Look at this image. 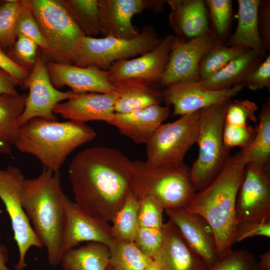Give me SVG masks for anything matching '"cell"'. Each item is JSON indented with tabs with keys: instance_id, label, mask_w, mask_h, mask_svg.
<instances>
[{
	"instance_id": "cell-11",
	"label": "cell",
	"mask_w": 270,
	"mask_h": 270,
	"mask_svg": "<svg viewBox=\"0 0 270 270\" xmlns=\"http://www.w3.org/2000/svg\"><path fill=\"white\" fill-rule=\"evenodd\" d=\"M174 36L166 35L152 50L138 58L116 62L106 70L108 78L114 86L126 82L160 86L166 69Z\"/></svg>"
},
{
	"instance_id": "cell-26",
	"label": "cell",
	"mask_w": 270,
	"mask_h": 270,
	"mask_svg": "<svg viewBox=\"0 0 270 270\" xmlns=\"http://www.w3.org/2000/svg\"><path fill=\"white\" fill-rule=\"evenodd\" d=\"M26 94L0 95V154L12 156L20 134L18 120L24 108Z\"/></svg>"
},
{
	"instance_id": "cell-43",
	"label": "cell",
	"mask_w": 270,
	"mask_h": 270,
	"mask_svg": "<svg viewBox=\"0 0 270 270\" xmlns=\"http://www.w3.org/2000/svg\"><path fill=\"white\" fill-rule=\"evenodd\" d=\"M255 236L270 237V218L238 224L235 232L234 244Z\"/></svg>"
},
{
	"instance_id": "cell-25",
	"label": "cell",
	"mask_w": 270,
	"mask_h": 270,
	"mask_svg": "<svg viewBox=\"0 0 270 270\" xmlns=\"http://www.w3.org/2000/svg\"><path fill=\"white\" fill-rule=\"evenodd\" d=\"M264 58L254 50H248L209 78L200 80L209 90H222L242 85L248 75Z\"/></svg>"
},
{
	"instance_id": "cell-33",
	"label": "cell",
	"mask_w": 270,
	"mask_h": 270,
	"mask_svg": "<svg viewBox=\"0 0 270 270\" xmlns=\"http://www.w3.org/2000/svg\"><path fill=\"white\" fill-rule=\"evenodd\" d=\"M248 49L217 43L203 56L198 68L200 80L206 79L222 68Z\"/></svg>"
},
{
	"instance_id": "cell-40",
	"label": "cell",
	"mask_w": 270,
	"mask_h": 270,
	"mask_svg": "<svg viewBox=\"0 0 270 270\" xmlns=\"http://www.w3.org/2000/svg\"><path fill=\"white\" fill-rule=\"evenodd\" d=\"M38 46L32 40L18 36L12 48L10 57L21 67L28 70H32L38 56Z\"/></svg>"
},
{
	"instance_id": "cell-48",
	"label": "cell",
	"mask_w": 270,
	"mask_h": 270,
	"mask_svg": "<svg viewBox=\"0 0 270 270\" xmlns=\"http://www.w3.org/2000/svg\"><path fill=\"white\" fill-rule=\"evenodd\" d=\"M8 252L6 246L0 244V270H12L7 266Z\"/></svg>"
},
{
	"instance_id": "cell-36",
	"label": "cell",
	"mask_w": 270,
	"mask_h": 270,
	"mask_svg": "<svg viewBox=\"0 0 270 270\" xmlns=\"http://www.w3.org/2000/svg\"><path fill=\"white\" fill-rule=\"evenodd\" d=\"M16 32L17 37L22 36L32 40L44 52H46V45L32 11L29 0H20V9Z\"/></svg>"
},
{
	"instance_id": "cell-28",
	"label": "cell",
	"mask_w": 270,
	"mask_h": 270,
	"mask_svg": "<svg viewBox=\"0 0 270 270\" xmlns=\"http://www.w3.org/2000/svg\"><path fill=\"white\" fill-rule=\"evenodd\" d=\"M118 96L115 102V113L124 114L142 110L162 102V90L138 83L126 82L114 86Z\"/></svg>"
},
{
	"instance_id": "cell-31",
	"label": "cell",
	"mask_w": 270,
	"mask_h": 270,
	"mask_svg": "<svg viewBox=\"0 0 270 270\" xmlns=\"http://www.w3.org/2000/svg\"><path fill=\"white\" fill-rule=\"evenodd\" d=\"M84 36L100 34L98 0H61Z\"/></svg>"
},
{
	"instance_id": "cell-52",
	"label": "cell",
	"mask_w": 270,
	"mask_h": 270,
	"mask_svg": "<svg viewBox=\"0 0 270 270\" xmlns=\"http://www.w3.org/2000/svg\"><path fill=\"white\" fill-rule=\"evenodd\" d=\"M258 270H263L258 268Z\"/></svg>"
},
{
	"instance_id": "cell-30",
	"label": "cell",
	"mask_w": 270,
	"mask_h": 270,
	"mask_svg": "<svg viewBox=\"0 0 270 270\" xmlns=\"http://www.w3.org/2000/svg\"><path fill=\"white\" fill-rule=\"evenodd\" d=\"M138 206L139 200L131 192L112 221V232L115 240L134 242L139 228Z\"/></svg>"
},
{
	"instance_id": "cell-2",
	"label": "cell",
	"mask_w": 270,
	"mask_h": 270,
	"mask_svg": "<svg viewBox=\"0 0 270 270\" xmlns=\"http://www.w3.org/2000/svg\"><path fill=\"white\" fill-rule=\"evenodd\" d=\"M248 164L245 149L230 156L216 178L196 192L185 207L200 214L211 226L218 257L232 250L237 225L236 202Z\"/></svg>"
},
{
	"instance_id": "cell-47",
	"label": "cell",
	"mask_w": 270,
	"mask_h": 270,
	"mask_svg": "<svg viewBox=\"0 0 270 270\" xmlns=\"http://www.w3.org/2000/svg\"><path fill=\"white\" fill-rule=\"evenodd\" d=\"M18 86L15 78L8 72L0 68V95L18 94L16 86Z\"/></svg>"
},
{
	"instance_id": "cell-6",
	"label": "cell",
	"mask_w": 270,
	"mask_h": 270,
	"mask_svg": "<svg viewBox=\"0 0 270 270\" xmlns=\"http://www.w3.org/2000/svg\"><path fill=\"white\" fill-rule=\"evenodd\" d=\"M50 62L73 64L84 36L61 0H30Z\"/></svg>"
},
{
	"instance_id": "cell-18",
	"label": "cell",
	"mask_w": 270,
	"mask_h": 270,
	"mask_svg": "<svg viewBox=\"0 0 270 270\" xmlns=\"http://www.w3.org/2000/svg\"><path fill=\"white\" fill-rule=\"evenodd\" d=\"M178 228L190 246L207 263L209 268L218 260L214 232L206 219L200 214L188 211L185 207L164 210Z\"/></svg>"
},
{
	"instance_id": "cell-7",
	"label": "cell",
	"mask_w": 270,
	"mask_h": 270,
	"mask_svg": "<svg viewBox=\"0 0 270 270\" xmlns=\"http://www.w3.org/2000/svg\"><path fill=\"white\" fill-rule=\"evenodd\" d=\"M228 102L200 110L196 142L198 154L190 170V178L196 192L204 188L216 178L230 156V150L225 147L222 137Z\"/></svg>"
},
{
	"instance_id": "cell-19",
	"label": "cell",
	"mask_w": 270,
	"mask_h": 270,
	"mask_svg": "<svg viewBox=\"0 0 270 270\" xmlns=\"http://www.w3.org/2000/svg\"><path fill=\"white\" fill-rule=\"evenodd\" d=\"M46 67L50 80L56 89L67 86L76 93L116 92L108 78L106 70L96 66L82 68L50 62Z\"/></svg>"
},
{
	"instance_id": "cell-17",
	"label": "cell",
	"mask_w": 270,
	"mask_h": 270,
	"mask_svg": "<svg viewBox=\"0 0 270 270\" xmlns=\"http://www.w3.org/2000/svg\"><path fill=\"white\" fill-rule=\"evenodd\" d=\"M114 240L108 222L90 216L67 197L62 238L64 254L82 242H102L109 246Z\"/></svg>"
},
{
	"instance_id": "cell-34",
	"label": "cell",
	"mask_w": 270,
	"mask_h": 270,
	"mask_svg": "<svg viewBox=\"0 0 270 270\" xmlns=\"http://www.w3.org/2000/svg\"><path fill=\"white\" fill-rule=\"evenodd\" d=\"M212 26L210 30L218 43L224 44L230 31L232 15L231 0H206Z\"/></svg>"
},
{
	"instance_id": "cell-53",
	"label": "cell",
	"mask_w": 270,
	"mask_h": 270,
	"mask_svg": "<svg viewBox=\"0 0 270 270\" xmlns=\"http://www.w3.org/2000/svg\"><path fill=\"white\" fill-rule=\"evenodd\" d=\"M62 270V269H61V270Z\"/></svg>"
},
{
	"instance_id": "cell-20",
	"label": "cell",
	"mask_w": 270,
	"mask_h": 270,
	"mask_svg": "<svg viewBox=\"0 0 270 270\" xmlns=\"http://www.w3.org/2000/svg\"><path fill=\"white\" fill-rule=\"evenodd\" d=\"M118 96L116 92L108 94L78 93L58 104L54 113L64 118L82 123L100 120L111 124L115 114L114 104Z\"/></svg>"
},
{
	"instance_id": "cell-3",
	"label": "cell",
	"mask_w": 270,
	"mask_h": 270,
	"mask_svg": "<svg viewBox=\"0 0 270 270\" xmlns=\"http://www.w3.org/2000/svg\"><path fill=\"white\" fill-rule=\"evenodd\" d=\"M21 197L30 224L46 250L48 263L60 265L64 255L62 238L68 197L61 186L60 171L44 168L38 177L25 178Z\"/></svg>"
},
{
	"instance_id": "cell-39",
	"label": "cell",
	"mask_w": 270,
	"mask_h": 270,
	"mask_svg": "<svg viewBox=\"0 0 270 270\" xmlns=\"http://www.w3.org/2000/svg\"><path fill=\"white\" fill-rule=\"evenodd\" d=\"M138 200V218L139 227L162 228L164 224V209L160 202L150 196H144Z\"/></svg>"
},
{
	"instance_id": "cell-10",
	"label": "cell",
	"mask_w": 270,
	"mask_h": 270,
	"mask_svg": "<svg viewBox=\"0 0 270 270\" xmlns=\"http://www.w3.org/2000/svg\"><path fill=\"white\" fill-rule=\"evenodd\" d=\"M25 178L18 167L8 165L0 168V200L8 215L16 242L18 259L14 270H24L28 250L44 246L36 234L23 208L22 202V186Z\"/></svg>"
},
{
	"instance_id": "cell-15",
	"label": "cell",
	"mask_w": 270,
	"mask_h": 270,
	"mask_svg": "<svg viewBox=\"0 0 270 270\" xmlns=\"http://www.w3.org/2000/svg\"><path fill=\"white\" fill-rule=\"evenodd\" d=\"M98 3L102 36L130 40L140 34L132 24V17L145 9L162 11L166 2L164 0H98Z\"/></svg>"
},
{
	"instance_id": "cell-5",
	"label": "cell",
	"mask_w": 270,
	"mask_h": 270,
	"mask_svg": "<svg viewBox=\"0 0 270 270\" xmlns=\"http://www.w3.org/2000/svg\"><path fill=\"white\" fill-rule=\"evenodd\" d=\"M131 191L138 199L150 196L164 210L186 207L196 192L185 163L152 167L145 161H132Z\"/></svg>"
},
{
	"instance_id": "cell-21",
	"label": "cell",
	"mask_w": 270,
	"mask_h": 270,
	"mask_svg": "<svg viewBox=\"0 0 270 270\" xmlns=\"http://www.w3.org/2000/svg\"><path fill=\"white\" fill-rule=\"evenodd\" d=\"M162 230V246L153 260L163 270H208L206 261L190 246L172 221L164 223Z\"/></svg>"
},
{
	"instance_id": "cell-41",
	"label": "cell",
	"mask_w": 270,
	"mask_h": 270,
	"mask_svg": "<svg viewBox=\"0 0 270 270\" xmlns=\"http://www.w3.org/2000/svg\"><path fill=\"white\" fill-rule=\"evenodd\" d=\"M162 242V228L139 227L134 243L144 254L153 259L160 250Z\"/></svg>"
},
{
	"instance_id": "cell-49",
	"label": "cell",
	"mask_w": 270,
	"mask_h": 270,
	"mask_svg": "<svg viewBox=\"0 0 270 270\" xmlns=\"http://www.w3.org/2000/svg\"><path fill=\"white\" fill-rule=\"evenodd\" d=\"M258 263V268L263 270H270V251H267L260 256Z\"/></svg>"
},
{
	"instance_id": "cell-51",
	"label": "cell",
	"mask_w": 270,
	"mask_h": 270,
	"mask_svg": "<svg viewBox=\"0 0 270 270\" xmlns=\"http://www.w3.org/2000/svg\"><path fill=\"white\" fill-rule=\"evenodd\" d=\"M108 270H113L111 268V267L110 266V267H109V268H108Z\"/></svg>"
},
{
	"instance_id": "cell-8",
	"label": "cell",
	"mask_w": 270,
	"mask_h": 270,
	"mask_svg": "<svg viewBox=\"0 0 270 270\" xmlns=\"http://www.w3.org/2000/svg\"><path fill=\"white\" fill-rule=\"evenodd\" d=\"M160 38L152 26L143 27L136 38L122 39L112 36L96 38L84 36L82 40L74 65L94 66L107 70L114 63L146 54L156 47Z\"/></svg>"
},
{
	"instance_id": "cell-46",
	"label": "cell",
	"mask_w": 270,
	"mask_h": 270,
	"mask_svg": "<svg viewBox=\"0 0 270 270\" xmlns=\"http://www.w3.org/2000/svg\"><path fill=\"white\" fill-rule=\"evenodd\" d=\"M0 68L8 72L16 80L18 85L26 88V84L30 72L16 64L0 48Z\"/></svg>"
},
{
	"instance_id": "cell-42",
	"label": "cell",
	"mask_w": 270,
	"mask_h": 270,
	"mask_svg": "<svg viewBox=\"0 0 270 270\" xmlns=\"http://www.w3.org/2000/svg\"><path fill=\"white\" fill-rule=\"evenodd\" d=\"M256 130L248 124L240 126L224 124L223 128V142L225 147L230 150L236 146L244 149L252 142Z\"/></svg>"
},
{
	"instance_id": "cell-27",
	"label": "cell",
	"mask_w": 270,
	"mask_h": 270,
	"mask_svg": "<svg viewBox=\"0 0 270 270\" xmlns=\"http://www.w3.org/2000/svg\"><path fill=\"white\" fill-rule=\"evenodd\" d=\"M110 256L108 246L90 242L65 252L60 264L64 270H108Z\"/></svg>"
},
{
	"instance_id": "cell-22",
	"label": "cell",
	"mask_w": 270,
	"mask_h": 270,
	"mask_svg": "<svg viewBox=\"0 0 270 270\" xmlns=\"http://www.w3.org/2000/svg\"><path fill=\"white\" fill-rule=\"evenodd\" d=\"M170 113V106L154 104L128 113H115L111 124L136 144H146Z\"/></svg>"
},
{
	"instance_id": "cell-23",
	"label": "cell",
	"mask_w": 270,
	"mask_h": 270,
	"mask_svg": "<svg viewBox=\"0 0 270 270\" xmlns=\"http://www.w3.org/2000/svg\"><path fill=\"white\" fill-rule=\"evenodd\" d=\"M169 22L177 36L192 38L210 31L207 8L202 0H167Z\"/></svg>"
},
{
	"instance_id": "cell-16",
	"label": "cell",
	"mask_w": 270,
	"mask_h": 270,
	"mask_svg": "<svg viewBox=\"0 0 270 270\" xmlns=\"http://www.w3.org/2000/svg\"><path fill=\"white\" fill-rule=\"evenodd\" d=\"M237 224L270 218V180L268 172L248 164L236 202Z\"/></svg>"
},
{
	"instance_id": "cell-45",
	"label": "cell",
	"mask_w": 270,
	"mask_h": 270,
	"mask_svg": "<svg viewBox=\"0 0 270 270\" xmlns=\"http://www.w3.org/2000/svg\"><path fill=\"white\" fill-rule=\"evenodd\" d=\"M260 36L266 52L270 51V0H260L258 13Z\"/></svg>"
},
{
	"instance_id": "cell-37",
	"label": "cell",
	"mask_w": 270,
	"mask_h": 270,
	"mask_svg": "<svg viewBox=\"0 0 270 270\" xmlns=\"http://www.w3.org/2000/svg\"><path fill=\"white\" fill-rule=\"evenodd\" d=\"M208 270H258L252 254L246 250H232L219 258Z\"/></svg>"
},
{
	"instance_id": "cell-4",
	"label": "cell",
	"mask_w": 270,
	"mask_h": 270,
	"mask_svg": "<svg viewBox=\"0 0 270 270\" xmlns=\"http://www.w3.org/2000/svg\"><path fill=\"white\" fill-rule=\"evenodd\" d=\"M96 136L85 123L37 118L21 126L14 146L20 152L35 156L44 168L57 172L74 150Z\"/></svg>"
},
{
	"instance_id": "cell-9",
	"label": "cell",
	"mask_w": 270,
	"mask_h": 270,
	"mask_svg": "<svg viewBox=\"0 0 270 270\" xmlns=\"http://www.w3.org/2000/svg\"><path fill=\"white\" fill-rule=\"evenodd\" d=\"M200 114V110L162 124L146 144V164L152 167L184 164L186 153L196 142Z\"/></svg>"
},
{
	"instance_id": "cell-44",
	"label": "cell",
	"mask_w": 270,
	"mask_h": 270,
	"mask_svg": "<svg viewBox=\"0 0 270 270\" xmlns=\"http://www.w3.org/2000/svg\"><path fill=\"white\" fill-rule=\"evenodd\" d=\"M252 90L270 88V54L246 78L242 84Z\"/></svg>"
},
{
	"instance_id": "cell-50",
	"label": "cell",
	"mask_w": 270,
	"mask_h": 270,
	"mask_svg": "<svg viewBox=\"0 0 270 270\" xmlns=\"http://www.w3.org/2000/svg\"><path fill=\"white\" fill-rule=\"evenodd\" d=\"M145 270H163V269L156 261L152 259Z\"/></svg>"
},
{
	"instance_id": "cell-13",
	"label": "cell",
	"mask_w": 270,
	"mask_h": 270,
	"mask_svg": "<svg viewBox=\"0 0 270 270\" xmlns=\"http://www.w3.org/2000/svg\"><path fill=\"white\" fill-rule=\"evenodd\" d=\"M26 88H28L29 92L26 95L24 108L18 120L20 127L34 118L58 120L54 113L56 106L78 94L72 90L62 92L53 86L46 64L39 54L30 72Z\"/></svg>"
},
{
	"instance_id": "cell-14",
	"label": "cell",
	"mask_w": 270,
	"mask_h": 270,
	"mask_svg": "<svg viewBox=\"0 0 270 270\" xmlns=\"http://www.w3.org/2000/svg\"><path fill=\"white\" fill-rule=\"evenodd\" d=\"M243 88L242 85H236L214 90L204 88L200 80L178 82L162 90V101L166 106H173V116H182L226 103Z\"/></svg>"
},
{
	"instance_id": "cell-38",
	"label": "cell",
	"mask_w": 270,
	"mask_h": 270,
	"mask_svg": "<svg viewBox=\"0 0 270 270\" xmlns=\"http://www.w3.org/2000/svg\"><path fill=\"white\" fill-rule=\"evenodd\" d=\"M258 109L256 104L248 100H230L226 106L224 122L240 126L248 125L249 120L255 122Z\"/></svg>"
},
{
	"instance_id": "cell-24",
	"label": "cell",
	"mask_w": 270,
	"mask_h": 270,
	"mask_svg": "<svg viewBox=\"0 0 270 270\" xmlns=\"http://www.w3.org/2000/svg\"><path fill=\"white\" fill-rule=\"evenodd\" d=\"M260 0H238V24L226 46H236L255 51L264 58L268 55L260 36L258 13Z\"/></svg>"
},
{
	"instance_id": "cell-35",
	"label": "cell",
	"mask_w": 270,
	"mask_h": 270,
	"mask_svg": "<svg viewBox=\"0 0 270 270\" xmlns=\"http://www.w3.org/2000/svg\"><path fill=\"white\" fill-rule=\"evenodd\" d=\"M20 0H4L0 4V48H12L17 35L16 28Z\"/></svg>"
},
{
	"instance_id": "cell-32",
	"label": "cell",
	"mask_w": 270,
	"mask_h": 270,
	"mask_svg": "<svg viewBox=\"0 0 270 270\" xmlns=\"http://www.w3.org/2000/svg\"><path fill=\"white\" fill-rule=\"evenodd\" d=\"M110 266L113 270H145L152 260L132 242L114 240L108 246Z\"/></svg>"
},
{
	"instance_id": "cell-29",
	"label": "cell",
	"mask_w": 270,
	"mask_h": 270,
	"mask_svg": "<svg viewBox=\"0 0 270 270\" xmlns=\"http://www.w3.org/2000/svg\"><path fill=\"white\" fill-rule=\"evenodd\" d=\"M254 136L246 148L248 164L268 172L270 158V103H265L259 115Z\"/></svg>"
},
{
	"instance_id": "cell-1",
	"label": "cell",
	"mask_w": 270,
	"mask_h": 270,
	"mask_svg": "<svg viewBox=\"0 0 270 270\" xmlns=\"http://www.w3.org/2000/svg\"><path fill=\"white\" fill-rule=\"evenodd\" d=\"M68 174L76 204L108 222L132 192V161L114 148L98 146L80 151L72 160Z\"/></svg>"
},
{
	"instance_id": "cell-12",
	"label": "cell",
	"mask_w": 270,
	"mask_h": 270,
	"mask_svg": "<svg viewBox=\"0 0 270 270\" xmlns=\"http://www.w3.org/2000/svg\"><path fill=\"white\" fill-rule=\"evenodd\" d=\"M217 43L210 30L192 38L174 36L160 86L165 88L178 82L200 80L198 68L202 59Z\"/></svg>"
}]
</instances>
